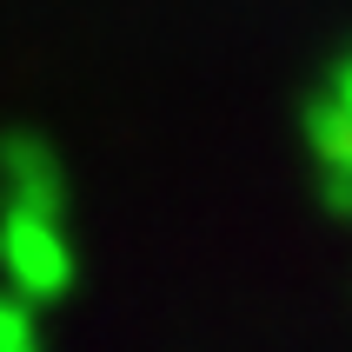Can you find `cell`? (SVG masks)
Listing matches in <instances>:
<instances>
[{
    "mask_svg": "<svg viewBox=\"0 0 352 352\" xmlns=\"http://www.w3.org/2000/svg\"><path fill=\"white\" fill-rule=\"evenodd\" d=\"M326 94H333L339 107H352V47H346V60L333 67V87H326Z\"/></svg>",
    "mask_w": 352,
    "mask_h": 352,
    "instance_id": "obj_5",
    "label": "cell"
},
{
    "mask_svg": "<svg viewBox=\"0 0 352 352\" xmlns=\"http://www.w3.org/2000/svg\"><path fill=\"white\" fill-rule=\"evenodd\" d=\"M299 126H306V153H313L326 206L352 219V107H339L333 94H319V100H306Z\"/></svg>",
    "mask_w": 352,
    "mask_h": 352,
    "instance_id": "obj_3",
    "label": "cell"
},
{
    "mask_svg": "<svg viewBox=\"0 0 352 352\" xmlns=\"http://www.w3.org/2000/svg\"><path fill=\"white\" fill-rule=\"evenodd\" d=\"M0 206L67 219V166L40 133H7L0 140Z\"/></svg>",
    "mask_w": 352,
    "mask_h": 352,
    "instance_id": "obj_2",
    "label": "cell"
},
{
    "mask_svg": "<svg viewBox=\"0 0 352 352\" xmlns=\"http://www.w3.org/2000/svg\"><path fill=\"white\" fill-rule=\"evenodd\" d=\"M0 352H47L40 306H34V299H20L14 286H0Z\"/></svg>",
    "mask_w": 352,
    "mask_h": 352,
    "instance_id": "obj_4",
    "label": "cell"
},
{
    "mask_svg": "<svg viewBox=\"0 0 352 352\" xmlns=\"http://www.w3.org/2000/svg\"><path fill=\"white\" fill-rule=\"evenodd\" d=\"M0 279L34 306H54L60 293H74L80 259L74 239L54 213H27V206H0Z\"/></svg>",
    "mask_w": 352,
    "mask_h": 352,
    "instance_id": "obj_1",
    "label": "cell"
}]
</instances>
